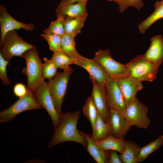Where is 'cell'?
Returning <instances> with one entry per match:
<instances>
[{"label": "cell", "instance_id": "4dcf8cb0", "mask_svg": "<svg viewBox=\"0 0 163 163\" xmlns=\"http://www.w3.org/2000/svg\"><path fill=\"white\" fill-rule=\"evenodd\" d=\"M142 0H113L119 6L120 12H123L129 6L133 7L139 10L143 6L144 3Z\"/></svg>", "mask_w": 163, "mask_h": 163}, {"label": "cell", "instance_id": "5bb4252c", "mask_svg": "<svg viewBox=\"0 0 163 163\" xmlns=\"http://www.w3.org/2000/svg\"><path fill=\"white\" fill-rule=\"evenodd\" d=\"M108 122L110 134L117 138H123L132 126L124 116L111 108L110 109Z\"/></svg>", "mask_w": 163, "mask_h": 163}, {"label": "cell", "instance_id": "8992f818", "mask_svg": "<svg viewBox=\"0 0 163 163\" xmlns=\"http://www.w3.org/2000/svg\"><path fill=\"white\" fill-rule=\"evenodd\" d=\"M43 108L35 99L33 92L27 90L26 94L9 107L0 112V122L11 121L18 114L26 110Z\"/></svg>", "mask_w": 163, "mask_h": 163}, {"label": "cell", "instance_id": "7c38bea8", "mask_svg": "<svg viewBox=\"0 0 163 163\" xmlns=\"http://www.w3.org/2000/svg\"><path fill=\"white\" fill-rule=\"evenodd\" d=\"M0 26L1 43L5 34L9 31L23 28L27 31H33L34 28L32 23L26 24L20 22L12 18L7 12L5 6H0Z\"/></svg>", "mask_w": 163, "mask_h": 163}, {"label": "cell", "instance_id": "9c48e42d", "mask_svg": "<svg viewBox=\"0 0 163 163\" xmlns=\"http://www.w3.org/2000/svg\"><path fill=\"white\" fill-rule=\"evenodd\" d=\"M148 112L146 106L136 97L133 101L126 107L124 116L132 126L146 129L151 123L147 115Z\"/></svg>", "mask_w": 163, "mask_h": 163}, {"label": "cell", "instance_id": "d590c367", "mask_svg": "<svg viewBox=\"0 0 163 163\" xmlns=\"http://www.w3.org/2000/svg\"><path fill=\"white\" fill-rule=\"evenodd\" d=\"M109 0V1H113V0Z\"/></svg>", "mask_w": 163, "mask_h": 163}, {"label": "cell", "instance_id": "3957f363", "mask_svg": "<svg viewBox=\"0 0 163 163\" xmlns=\"http://www.w3.org/2000/svg\"><path fill=\"white\" fill-rule=\"evenodd\" d=\"M130 76L141 81L152 82L156 78L161 64L154 62L144 54L139 55L126 64Z\"/></svg>", "mask_w": 163, "mask_h": 163}, {"label": "cell", "instance_id": "7a4b0ae2", "mask_svg": "<svg viewBox=\"0 0 163 163\" xmlns=\"http://www.w3.org/2000/svg\"><path fill=\"white\" fill-rule=\"evenodd\" d=\"M22 57L26 62V66L23 68L22 72L27 76V89L34 92L44 80L42 74L43 63L35 47L25 51Z\"/></svg>", "mask_w": 163, "mask_h": 163}, {"label": "cell", "instance_id": "484cf974", "mask_svg": "<svg viewBox=\"0 0 163 163\" xmlns=\"http://www.w3.org/2000/svg\"><path fill=\"white\" fill-rule=\"evenodd\" d=\"M51 59L58 68L64 71L70 69L72 68L70 67L69 65L75 64L76 60V59L71 58L61 51L53 53Z\"/></svg>", "mask_w": 163, "mask_h": 163}, {"label": "cell", "instance_id": "d4e9b609", "mask_svg": "<svg viewBox=\"0 0 163 163\" xmlns=\"http://www.w3.org/2000/svg\"><path fill=\"white\" fill-rule=\"evenodd\" d=\"M163 144V135H161L145 146L140 147L137 163L144 161L149 155L157 150Z\"/></svg>", "mask_w": 163, "mask_h": 163}, {"label": "cell", "instance_id": "f1b7e54d", "mask_svg": "<svg viewBox=\"0 0 163 163\" xmlns=\"http://www.w3.org/2000/svg\"><path fill=\"white\" fill-rule=\"evenodd\" d=\"M44 63L42 67V74L44 80H50L53 78L58 73V68L51 59H49L46 58L43 59Z\"/></svg>", "mask_w": 163, "mask_h": 163}, {"label": "cell", "instance_id": "7402d4cb", "mask_svg": "<svg viewBox=\"0 0 163 163\" xmlns=\"http://www.w3.org/2000/svg\"><path fill=\"white\" fill-rule=\"evenodd\" d=\"M140 147L132 141H126L125 149L119 155L122 163H137Z\"/></svg>", "mask_w": 163, "mask_h": 163}, {"label": "cell", "instance_id": "d6a6232c", "mask_svg": "<svg viewBox=\"0 0 163 163\" xmlns=\"http://www.w3.org/2000/svg\"><path fill=\"white\" fill-rule=\"evenodd\" d=\"M27 92V88L24 84L21 83L16 84L13 88V92L14 94L19 98L24 96Z\"/></svg>", "mask_w": 163, "mask_h": 163}, {"label": "cell", "instance_id": "f546056e", "mask_svg": "<svg viewBox=\"0 0 163 163\" xmlns=\"http://www.w3.org/2000/svg\"><path fill=\"white\" fill-rule=\"evenodd\" d=\"M47 42L49 49L53 53L60 51L62 37L53 34L44 33L40 34Z\"/></svg>", "mask_w": 163, "mask_h": 163}, {"label": "cell", "instance_id": "e0dca14e", "mask_svg": "<svg viewBox=\"0 0 163 163\" xmlns=\"http://www.w3.org/2000/svg\"><path fill=\"white\" fill-rule=\"evenodd\" d=\"M151 41L150 46L144 55L152 62L161 65L163 62V38L157 35L152 37Z\"/></svg>", "mask_w": 163, "mask_h": 163}, {"label": "cell", "instance_id": "2e32d148", "mask_svg": "<svg viewBox=\"0 0 163 163\" xmlns=\"http://www.w3.org/2000/svg\"><path fill=\"white\" fill-rule=\"evenodd\" d=\"M86 2H83L65 5L59 4L56 9L57 18L61 17L66 19L79 17L88 15Z\"/></svg>", "mask_w": 163, "mask_h": 163}, {"label": "cell", "instance_id": "277c9868", "mask_svg": "<svg viewBox=\"0 0 163 163\" xmlns=\"http://www.w3.org/2000/svg\"><path fill=\"white\" fill-rule=\"evenodd\" d=\"M35 47L19 36L17 31L13 30L5 34L0 43V53L5 60L9 61L14 56L22 57L25 51Z\"/></svg>", "mask_w": 163, "mask_h": 163}, {"label": "cell", "instance_id": "d6986e66", "mask_svg": "<svg viewBox=\"0 0 163 163\" xmlns=\"http://www.w3.org/2000/svg\"><path fill=\"white\" fill-rule=\"evenodd\" d=\"M97 142L103 152L114 150L121 154L125 149L126 141L123 138H116L110 134L105 139Z\"/></svg>", "mask_w": 163, "mask_h": 163}, {"label": "cell", "instance_id": "1f68e13d", "mask_svg": "<svg viewBox=\"0 0 163 163\" xmlns=\"http://www.w3.org/2000/svg\"><path fill=\"white\" fill-rule=\"evenodd\" d=\"M9 61L5 60L0 53V78L3 84L10 85L11 82L6 73V67Z\"/></svg>", "mask_w": 163, "mask_h": 163}, {"label": "cell", "instance_id": "30bf717a", "mask_svg": "<svg viewBox=\"0 0 163 163\" xmlns=\"http://www.w3.org/2000/svg\"><path fill=\"white\" fill-rule=\"evenodd\" d=\"M109 107L123 115L126 108L123 94L115 80L108 77L106 83Z\"/></svg>", "mask_w": 163, "mask_h": 163}, {"label": "cell", "instance_id": "9a60e30c", "mask_svg": "<svg viewBox=\"0 0 163 163\" xmlns=\"http://www.w3.org/2000/svg\"><path fill=\"white\" fill-rule=\"evenodd\" d=\"M115 80L121 90L126 107L133 101L137 92L142 88L141 81L131 76Z\"/></svg>", "mask_w": 163, "mask_h": 163}, {"label": "cell", "instance_id": "4316f807", "mask_svg": "<svg viewBox=\"0 0 163 163\" xmlns=\"http://www.w3.org/2000/svg\"><path fill=\"white\" fill-rule=\"evenodd\" d=\"M82 110L84 115L90 121L92 129V133L94 132L95 124L98 111L92 97H88L86 100Z\"/></svg>", "mask_w": 163, "mask_h": 163}, {"label": "cell", "instance_id": "4fadbf2b", "mask_svg": "<svg viewBox=\"0 0 163 163\" xmlns=\"http://www.w3.org/2000/svg\"><path fill=\"white\" fill-rule=\"evenodd\" d=\"M75 64L85 69L99 84L105 85L109 77L103 68L94 59H88L80 55L76 59Z\"/></svg>", "mask_w": 163, "mask_h": 163}, {"label": "cell", "instance_id": "603a6c76", "mask_svg": "<svg viewBox=\"0 0 163 163\" xmlns=\"http://www.w3.org/2000/svg\"><path fill=\"white\" fill-rule=\"evenodd\" d=\"M110 134L109 122L105 123L101 116L98 113L95 124L94 130L92 136L96 141L102 140Z\"/></svg>", "mask_w": 163, "mask_h": 163}, {"label": "cell", "instance_id": "6da1fadb", "mask_svg": "<svg viewBox=\"0 0 163 163\" xmlns=\"http://www.w3.org/2000/svg\"><path fill=\"white\" fill-rule=\"evenodd\" d=\"M80 114V112L78 110L63 113L59 126L54 129V134L48 143V148H51L63 142L73 141L82 144L86 148L87 140L77 129Z\"/></svg>", "mask_w": 163, "mask_h": 163}, {"label": "cell", "instance_id": "cb8c5ba5", "mask_svg": "<svg viewBox=\"0 0 163 163\" xmlns=\"http://www.w3.org/2000/svg\"><path fill=\"white\" fill-rule=\"evenodd\" d=\"M75 37L67 34L62 36L60 51L76 59L80 55L75 48Z\"/></svg>", "mask_w": 163, "mask_h": 163}, {"label": "cell", "instance_id": "52a82bcc", "mask_svg": "<svg viewBox=\"0 0 163 163\" xmlns=\"http://www.w3.org/2000/svg\"><path fill=\"white\" fill-rule=\"evenodd\" d=\"M73 69L62 72H58L52 79L49 80L48 85L55 107L58 113L62 115L61 107L66 92L68 81L73 72Z\"/></svg>", "mask_w": 163, "mask_h": 163}, {"label": "cell", "instance_id": "ba28073f", "mask_svg": "<svg viewBox=\"0 0 163 163\" xmlns=\"http://www.w3.org/2000/svg\"><path fill=\"white\" fill-rule=\"evenodd\" d=\"M33 93L36 101L47 112L52 119L54 129H56L60 123L62 114H59L55 109L48 83L43 80Z\"/></svg>", "mask_w": 163, "mask_h": 163}, {"label": "cell", "instance_id": "8d00e7d4", "mask_svg": "<svg viewBox=\"0 0 163 163\" xmlns=\"http://www.w3.org/2000/svg\"></svg>", "mask_w": 163, "mask_h": 163}, {"label": "cell", "instance_id": "ac0fdd59", "mask_svg": "<svg viewBox=\"0 0 163 163\" xmlns=\"http://www.w3.org/2000/svg\"><path fill=\"white\" fill-rule=\"evenodd\" d=\"M78 131L86 139L87 145L86 149L96 162L107 163L108 160L105 152H103L101 150L97 141L94 139L92 135L84 133L79 130Z\"/></svg>", "mask_w": 163, "mask_h": 163}, {"label": "cell", "instance_id": "8fae6325", "mask_svg": "<svg viewBox=\"0 0 163 163\" xmlns=\"http://www.w3.org/2000/svg\"><path fill=\"white\" fill-rule=\"evenodd\" d=\"M90 78L93 85L91 96L98 113L101 116L104 122L107 123L110 109L108 103L105 85H101L90 76Z\"/></svg>", "mask_w": 163, "mask_h": 163}, {"label": "cell", "instance_id": "44dd1931", "mask_svg": "<svg viewBox=\"0 0 163 163\" xmlns=\"http://www.w3.org/2000/svg\"><path fill=\"white\" fill-rule=\"evenodd\" d=\"M88 15L77 18H67L64 20V28L66 34L75 37L81 33Z\"/></svg>", "mask_w": 163, "mask_h": 163}, {"label": "cell", "instance_id": "ffe728a7", "mask_svg": "<svg viewBox=\"0 0 163 163\" xmlns=\"http://www.w3.org/2000/svg\"><path fill=\"white\" fill-rule=\"evenodd\" d=\"M154 12L139 25V32L144 34L146 30L155 22L163 18V0L157 1L154 5Z\"/></svg>", "mask_w": 163, "mask_h": 163}, {"label": "cell", "instance_id": "e575fe53", "mask_svg": "<svg viewBox=\"0 0 163 163\" xmlns=\"http://www.w3.org/2000/svg\"><path fill=\"white\" fill-rule=\"evenodd\" d=\"M87 0H62L60 2V4L62 5H65L70 4L76 3L83 2H86Z\"/></svg>", "mask_w": 163, "mask_h": 163}, {"label": "cell", "instance_id": "83f0119b", "mask_svg": "<svg viewBox=\"0 0 163 163\" xmlns=\"http://www.w3.org/2000/svg\"><path fill=\"white\" fill-rule=\"evenodd\" d=\"M51 22L49 27L42 31L44 33H50L62 36L66 34L64 28L65 19L61 17Z\"/></svg>", "mask_w": 163, "mask_h": 163}, {"label": "cell", "instance_id": "5b68a950", "mask_svg": "<svg viewBox=\"0 0 163 163\" xmlns=\"http://www.w3.org/2000/svg\"><path fill=\"white\" fill-rule=\"evenodd\" d=\"M94 59L104 69L108 76L115 80L130 76L129 70L126 64L117 62L112 58L109 50H100L95 54Z\"/></svg>", "mask_w": 163, "mask_h": 163}, {"label": "cell", "instance_id": "836d02e7", "mask_svg": "<svg viewBox=\"0 0 163 163\" xmlns=\"http://www.w3.org/2000/svg\"><path fill=\"white\" fill-rule=\"evenodd\" d=\"M117 151L111 150L110 152V159L108 161V163H122L121 160L117 154Z\"/></svg>", "mask_w": 163, "mask_h": 163}]
</instances>
